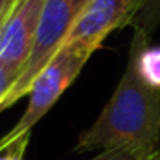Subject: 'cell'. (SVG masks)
Instances as JSON below:
<instances>
[{"label": "cell", "instance_id": "6da1fadb", "mask_svg": "<svg viewBox=\"0 0 160 160\" xmlns=\"http://www.w3.org/2000/svg\"><path fill=\"white\" fill-rule=\"evenodd\" d=\"M147 43L143 32L134 30L121 80L95 123L80 134L77 153L127 149L147 158L160 149V88L138 73V54Z\"/></svg>", "mask_w": 160, "mask_h": 160}, {"label": "cell", "instance_id": "7a4b0ae2", "mask_svg": "<svg viewBox=\"0 0 160 160\" xmlns=\"http://www.w3.org/2000/svg\"><path fill=\"white\" fill-rule=\"evenodd\" d=\"M88 2L89 0H45L30 54L17 82L9 88L8 95L0 102V112L8 110L21 97L28 95L32 82L60 52Z\"/></svg>", "mask_w": 160, "mask_h": 160}, {"label": "cell", "instance_id": "3957f363", "mask_svg": "<svg viewBox=\"0 0 160 160\" xmlns=\"http://www.w3.org/2000/svg\"><path fill=\"white\" fill-rule=\"evenodd\" d=\"M89 58L91 54L82 52L78 48L62 47L60 52L32 82L28 89V106L24 114L4 138H0V143L8 145L19 140L21 136L30 134L34 125L54 106V102L63 95V91L77 80Z\"/></svg>", "mask_w": 160, "mask_h": 160}, {"label": "cell", "instance_id": "277c9868", "mask_svg": "<svg viewBox=\"0 0 160 160\" xmlns=\"http://www.w3.org/2000/svg\"><path fill=\"white\" fill-rule=\"evenodd\" d=\"M136 0H89L63 47L93 54L114 30L130 24Z\"/></svg>", "mask_w": 160, "mask_h": 160}, {"label": "cell", "instance_id": "5b68a950", "mask_svg": "<svg viewBox=\"0 0 160 160\" xmlns=\"http://www.w3.org/2000/svg\"><path fill=\"white\" fill-rule=\"evenodd\" d=\"M45 0H17L0 26V65L21 75L36 38Z\"/></svg>", "mask_w": 160, "mask_h": 160}, {"label": "cell", "instance_id": "8992f818", "mask_svg": "<svg viewBox=\"0 0 160 160\" xmlns=\"http://www.w3.org/2000/svg\"><path fill=\"white\" fill-rule=\"evenodd\" d=\"M128 26L151 38L160 28V0H136Z\"/></svg>", "mask_w": 160, "mask_h": 160}, {"label": "cell", "instance_id": "52a82bcc", "mask_svg": "<svg viewBox=\"0 0 160 160\" xmlns=\"http://www.w3.org/2000/svg\"><path fill=\"white\" fill-rule=\"evenodd\" d=\"M138 73L149 86L160 88V47L142 48L138 54Z\"/></svg>", "mask_w": 160, "mask_h": 160}, {"label": "cell", "instance_id": "ba28073f", "mask_svg": "<svg viewBox=\"0 0 160 160\" xmlns=\"http://www.w3.org/2000/svg\"><path fill=\"white\" fill-rule=\"evenodd\" d=\"M91 160H145L143 157L127 151V149H112V151H101V155L93 157Z\"/></svg>", "mask_w": 160, "mask_h": 160}, {"label": "cell", "instance_id": "9c48e42d", "mask_svg": "<svg viewBox=\"0 0 160 160\" xmlns=\"http://www.w3.org/2000/svg\"><path fill=\"white\" fill-rule=\"evenodd\" d=\"M17 78H19V73H17V71L0 65V102L4 101V97L8 95L9 88L17 82Z\"/></svg>", "mask_w": 160, "mask_h": 160}, {"label": "cell", "instance_id": "30bf717a", "mask_svg": "<svg viewBox=\"0 0 160 160\" xmlns=\"http://www.w3.org/2000/svg\"><path fill=\"white\" fill-rule=\"evenodd\" d=\"M15 2H17V0H0V21L9 13V9L13 8Z\"/></svg>", "mask_w": 160, "mask_h": 160}, {"label": "cell", "instance_id": "8fae6325", "mask_svg": "<svg viewBox=\"0 0 160 160\" xmlns=\"http://www.w3.org/2000/svg\"><path fill=\"white\" fill-rule=\"evenodd\" d=\"M145 160H160V149H158V151H155L153 155H149Z\"/></svg>", "mask_w": 160, "mask_h": 160}, {"label": "cell", "instance_id": "7c38bea8", "mask_svg": "<svg viewBox=\"0 0 160 160\" xmlns=\"http://www.w3.org/2000/svg\"><path fill=\"white\" fill-rule=\"evenodd\" d=\"M9 11H11V9H9ZM4 19H6V17H4ZM4 19H2V21H4ZM2 21H0V26H2Z\"/></svg>", "mask_w": 160, "mask_h": 160}]
</instances>
